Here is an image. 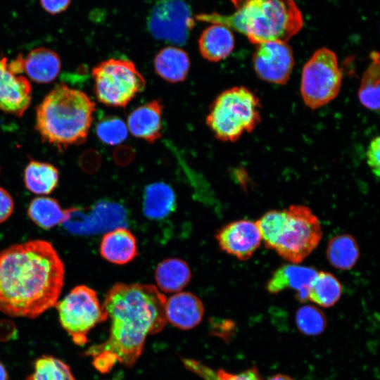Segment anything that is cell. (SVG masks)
<instances>
[{"instance_id": "cell-1", "label": "cell", "mask_w": 380, "mask_h": 380, "mask_svg": "<svg viewBox=\"0 0 380 380\" xmlns=\"http://www.w3.org/2000/svg\"><path fill=\"white\" fill-rule=\"evenodd\" d=\"M166 300L153 285L114 284L102 305L110 319L109 336L86 352L94 367L106 373L116 363L132 367L143 352L147 336L164 328Z\"/></svg>"}, {"instance_id": "cell-2", "label": "cell", "mask_w": 380, "mask_h": 380, "mask_svg": "<svg viewBox=\"0 0 380 380\" xmlns=\"http://www.w3.org/2000/svg\"><path fill=\"white\" fill-rule=\"evenodd\" d=\"M64 263L51 243L41 239L0 251V311L34 319L55 306L65 279Z\"/></svg>"}, {"instance_id": "cell-3", "label": "cell", "mask_w": 380, "mask_h": 380, "mask_svg": "<svg viewBox=\"0 0 380 380\" xmlns=\"http://www.w3.org/2000/svg\"><path fill=\"white\" fill-rule=\"evenodd\" d=\"M235 11L229 15L199 14L196 20L219 23L247 37L255 44L288 42L302 29L301 12L293 0H232Z\"/></svg>"}, {"instance_id": "cell-4", "label": "cell", "mask_w": 380, "mask_h": 380, "mask_svg": "<svg viewBox=\"0 0 380 380\" xmlns=\"http://www.w3.org/2000/svg\"><path fill=\"white\" fill-rule=\"evenodd\" d=\"M95 107L83 91L58 84L37 108L36 129L44 141L59 150L80 144L87 139Z\"/></svg>"}, {"instance_id": "cell-5", "label": "cell", "mask_w": 380, "mask_h": 380, "mask_svg": "<svg viewBox=\"0 0 380 380\" xmlns=\"http://www.w3.org/2000/svg\"><path fill=\"white\" fill-rule=\"evenodd\" d=\"M260 108L259 99L251 90L234 87L213 101L206 124L217 139L234 142L256 127L261 120Z\"/></svg>"}, {"instance_id": "cell-6", "label": "cell", "mask_w": 380, "mask_h": 380, "mask_svg": "<svg viewBox=\"0 0 380 380\" xmlns=\"http://www.w3.org/2000/svg\"><path fill=\"white\" fill-rule=\"evenodd\" d=\"M91 75L97 99L108 106H126L146 86L144 76L127 59L103 61L92 69Z\"/></svg>"}, {"instance_id": "cell-7", "label": "cell", "mask_w": 380, "mask_h": 380, "mask_svg": "<svg viewBox=\"0 0 380 380\" xmlns=\"http://www.w3.org/2000/svg\"><path fill=\"white\" fill-rule=\"evenodd\" d=\"M284 217L274 250L284 259L299 263L318 246L322 231L312 210L302 205L284 210Z\"/></svg>"}, {"instance_id": "cell-8", "label": "cell", "mask_w": 380, "mask_h": 380, "mask_svg": "<svg viewBox=\"0 0 380 380\" xmlns=\"http://www.w3.org/2000/svg\"><path fill=\"white\" fill-rule=\"evenodd\" d=\"M55 306L61 325L77 346H84L90 330L108 319L96 291L85 285L74 287Z\"/></svg>"}, {"instance_id": "cell-9", "label": "cell", "mask_w": 380, "mask_h": 380, "mask_svg": "<svg viewBox=\"0 0 380 380\" xmlns=\"http://www.w3.org/2000/svg\"><path fill=\"white\" fill-rule=\"evenodd\" d=\"M341 83L336 53L327 48L317 49L302 71L300 92L305 104L312 109L327 104L338 96Z\"/></svg>"}, {"instance_id": "cell-10", "label": "cell", "mask_w": 380, "mask_h": 380, "mask_svg": "<svg viewBox=\"0 0 380 380\" xmlns=\"http://www.w3.org/2000/svg\"><path fill=\"white\" fill-rule=\"evenodd\" d=\"M147 24L156 39L183 45L194 26V17L184 0H158L150 12Z\"/></svg>"}, {"instance_id": "cell-11", "label": "cell", "mask_w": 380, "mask_h": 380, "mask_svg": "<svg viewBox=\"0 0 380 380\" xmlns=\"http://www.w3.org/2000/svg\"><path fill=\"white\" fill-rule=\"evenodd\" d=\"M253 64L261 80L284 84L289 80L294 65L292 49L286 42L279 41L257 44L253 56Z\"/></svg>"}, {"instance_id": "cell-12", "label": "cell", "mask_w": 380, "mask_h": 380, "mask_svg": "<svg viewBox=\"0 0 380 380\" xmlns=\"http://www.w3.org/2000/svg\"><path fill=\"white\" fill-rule=\"evenodd\" d=\"M216 239L223 251L240 260L250 258L262 240L255 222L246 220L225 224L217 231Z\"/></svg>"}, {"instance_id": "cell-13", "label": "cell", "mask_w": 380, "mask_h": 380, "mask_svg": "<svg viewBox=\"0 0 380 380\" xmlns=\"http://www.w3.org/2000/svg\"><path fill=\"white\" fill-rule=\"evenodd\" d=\"M8 63L0 56V110L20 117L30 104L32 87L27 78L13 73Z\"/></svg>"}, {"instance_id": "cell-14", "label": "cell", "mask_w": 380, "mask_h": 380, "mask_svg": "<svg viewBox=\"0 0 380 380\" xmlns=\"http://www.w3.org/2000/svg\"><path fill=\"white\" fill-rule=\"evenodd\" d=\"M317 272L312 267L287 264L279 267L267 281L266 289L271 293H278L286 289L296 291L300 302L308 300L310 286Z\"/></svg>"}, {"instance_id": "cell-15", "label": "cell", "mask_w": 380, "mask_h": 380, "mask_svg": "<svg viewBox=\"0 0 380 380\" xmlns=\"http://www.w3.org/2000/svg\"><path fill=\"white\" fill-rule=\"evenodd\" d=\"M82 217V222H78L73 226L75 230L81 233H95L109 232L118 227H125L127 222V214L125 208L120 205L102 201L98 203L90 210L88 215L75 209Z\"/></svg>"}, {"instance_id": "cell-16", "label": "cell", "mask_w": 380, "mask_h": 380, "mask_svg": "<svg viewBox=\"0 0 380 380\" xmlns=\"http://www.w3.org/2000/svg\"><path fill=\"white\" fill-rule=\"evenodd\" d=\"M163 105L160 100H152L130 113L127 128L135 137L153 144L161 137Z\"/></svg>"}, {"instance_id": "cell-17", "label": "cell", "mask_w": 380, "mask_h": 380, "mask_svg": "<svg viewBox=\"0 0 380 380\" xmlns=\"http://www.w3.org/2000/svg\"><path fill=\"white\" fill-rule=\"evenodd\" d=\"M167 321L183 330L196 327L202 320L204 306L202 301L189 292H179L166 300Z\"/></svg>"}, {"instance_id": "cell-18", "label": "cell", "mask_w": 380, "mask_h": 380, "mask_svg": "<svg viewBox=\"0 0 380 380\" xmlns=\"http://www.w3.org/2000/svg\"><path fill=\"white\" fill-rule=\"evenodd\" d=\"M100 254L106 260L124 265L138 255L134 235L125 227H118L106 232L100 243Z\"/></svg>"}, {"instance_id": "cell-19", "label": "cell", "mask_w": 380, "mask_h": 380, "mask_svg": "<svg viewBox=\"0 0 380 380\" xmlns=\"http://www.w3.org/2000/svg\"><path fill=\"white\" fill-rule=\"evenodd\" d=\"M234 48V37L229 27L211 23L201 34L198 49L201 56L210 62L227 58Z\"/></svg>"}, {"instance_id": "cell-20", "label": "cell", "mask_w": 380, "mask_h": 380, "mask_svg": "<svg viewBox=\"0 0 380 380\" xmlns=\"http://www.w3.org/2000/svg\"><path fill=\"white\" fill-rule=\"evenodd\" d=\"M61 67L59 56L50 49H34L24 58V71L37 83L52 82L58 75Z\"/></svg>"}, {"instance_id": "cell-21", "label": "cell", "mask_w": 380, "mask_h": 380, "mask_svg": "<svg viewBox=\"0 0 380 380\" xmlns=\"http://www.w3.org/2000/svg\"><path fill=\"white\" fill-rule=\"evenodd\" d=\"M156 72L172 83L183 82L189 73L190 59L187 53L176 46L162 49L154 59Z\"/></svg>"}, {"instance_id": "cell-22", "label": "cell", "mask_w": 380, "mask_h": 380, "mask_svg": "<svg viewBox=\"0 0 380 380\" xmlns=\"http://www.w3.org/2000/svg\"><path fill=\"white\" fill-rule=\"evenodd\" d=\"M191 277L187 263L179 258H168L162 261L155 272L158 288L167 293L180 291L188 284Z\"/></svg>"}, {"instance_id": "cell-23", "label": "cell", "mask_w": 380, "mask_h": 380, "mask_svg": "<svg viewBox=\"0 0 380 380\" xmlns=\"http://www.w3.org/2000/svg\"><path fill=\"white\" fill-rule=\"evenodd\" d=\"M175 195L172 188L163 182L148 184L144 194V213L150 219L167 216L175 206Z\"/></svg>"}, {"instance_id": "cell-24", "label": "cell", "mask_w": 380, "mask_h": 380, "mask_svg": "<svg viewBox=\"0 0 380 380\" xmlns=\"http://www.w3.org/2000/svg\"><path fill=\"white\" fill-rule=\"evenodd\" d=\"M58 179V169L49 163L32 160L25 169V187L35 194H51L56 188Z\"/></svg>"}, {"instance_id": "cell-25", "label": "cell", "mask_w": 380, "mask_h": 380, "mask_svg": "<svg viewBox=\"0 0 380 380\" xmlns=\"http://www.w3.org/2000/svg\"><path fill=\"white\" fill-rule=\"evenodd\" d=\"M27 215L38 227L49 229L63 223L66 212L63 210L55 198L50 197H37L32 200Z\"/></svg>"}, {"instance_id": "cell-26", "label": "cell", "mask_w": 380, "mask_h": 380, "mask_svg": "<svg viewBox=\"0 0 380 380\" xmlns=\"http://www.w3.org/2000/svg\"><path fill=\"white\" fill-rule=\"evenodd\" d=\"M360 251L356 240L350 234L333 237L327 248V257L330 264L340 270L352 268L357 261Z\"/></svg>"}, {"instance_id": "cell-27", "label": "cell", "mask_w": 380, "mask_h": 380, "mask_svg": "<svg viewBox=\"0 0 380 380\" xmlns=\"http://www.w3.org/2000/svg\"><path fill=\"white\" fill-rule=\"evenodd\" d=\"M371 62L365 70L358 90L361 104L372 110H379L380 65L379 55L373 51Z\"/></svg>"}, {"instance_id": "cell-28", "label": "cell", "mask_w": 380, "mask_h": 380, "mask_svg": "<svg viewBox=\"0 0 380 380\" xmlns=\"http://www.w3.org/2000/svg\"><path fill=\"white\" fill-rule=\"evenodd\" d=\"M342 293L341 283L332 274L317 272L308 292V300L319 306L328 308L334 305Z\"/></svg>"}, {"instance_id": "cell-29", "label": "cell", "mask_w": 380, "mask_h": 380, "mask_svg": "<svg viewBox=\"0 0 380 380\" xmlns=\"http://www.w3.org/2000/svg\"><path fill=\"white\" fill-rule=\"evenodd\" d=\"M27 380H76L70 367L51 355H43L34 365L33 372Z\"/></svg>"}, {"instance_id": "cell-30", "label": "cell", "mask_w": 380, "mask_h": 380, "mask_svg": "<svg viewBox=\"0 0 380 380\" xmlns=\"http://www.w3.org/2000/svg\"><path fill=\"white\" fill-rule=\"evenodd\" d=\"M182 362L188 369L205 380H262L255 367L236 374L223 369L215 372L203 363L191 359H183Z\"/></svg>"}, {"instance_id": "cell-31", "label": "cell", "mask_w": 380, "mask_h": 380, "mask_svg": "<svg viewBox=\"0 0 380 380\" xmlns=\"http://www.w3.org/2000/svg\"><path fill=\"white\" fill-rule=\"evenodd\" d=\"M298 329L305 335L316 336L324 331L327 319L322 310L312 305L300 308L296 316Z\"/></svg>"}, {"instance_id": "cell-32", "label": "cell", "mask_w": 380, "mask_h": 380, "mask_svg": "<svg viewBox=\"0 0 380 380\" xmlns=\"http://www.w3.org/2000/svg\"><path fill=\"white\" fill-rule=\"evenodd\" d=\"M96 132L102 142L108 145H118L127 139L128 130L120 118L106 116L97 123Z\"/></svg>"}, {"instance_id": "cell-33", "label": "cell", "mask_w": 380, "mask_h": 380, "mask_svg": "<svg viewBox=\"0 0 380 380\" xmlns=\"http://www.w3.org/2000/svg\"><path fill=\"white\" fill-rule=\"evenodd\" d=\"M284 217V210H273L264 214L255 222L261 239L267 248L274 249Z\"/></svg>"}, {"instance_id": "cell-34", "label": "cell", "mask_w": 380, "mask_h": 380, "mask_svg": "<svg viewBox=\"0 0 380 380\" xmlns=\"http://www.w3.org/2000/svg\"><path fill=\"white\" fill-rule=\"evenodd\" d=\"M376 137L369 143L367 151V162L372 172L376 177L380 172V140Z\"/></svg>"}, {"instance_id": "cell-35", "label": "cell", "mask_w": 380, "mask_h": 380, "mask_svg": "<svg viewBox=\"0 0 380 380\" xmlns=\"http://www.w3.org/2000/svg\"><path fill=\"white\" fill-rule=\"evenodd\" d=\"M13 210V197L8 191L0 186V224L9 218Z\"/></svg>"}, {"instance_id": "cell-36", "label": "cell", "mask_w": 380, "mask_h": 380, "mask_svg": "<svg viewBox=\"0 0 380 380\" xmlns=\"http://www.w3.org/2000/svg\"><path fill=\"white\" fill-rule=\"evenodd\" d=\"M134 156V150L131 146L126 145L117 147L113 153L115 163L120 166H125L130 163Z\"/></svg>"}, {"instance_id": "cell-37", "label": "cell", "mask_w": 380, "mask_h": 380, "mask_svg": "<svg viewBox=\"0 0 380 380\" xmlns=\"http://www.w3.org/2000/svg\"><path fill=\"white\" fill-rule=\"evenodd\" d=\"M42 8L48 13L56 15L65 11L71 0H39Z\"/></svg>"}, {"instance_id": "cell-38", "label": "cell", "mask_w": 380, "mask_h": 380, "mask_svg": "<svg viewBox=\"0 0 380 380\" xmlns=\"http://www.w3.org/2000/svg\"><path fill=\"white\" fill-rule=\"evenodd\" d=\"M100 155L94 150L86 151L81 157V165L88 172L96 170L100 165Z\"/></svg>"}, {"instance_id": "cell-39", "label": "cell", "mask_w": 380, "mask_h": 380, "mask_svg": "<svg viewBox=\"0 0 380 380\" xmlns=\"http://www.w3.org/2000/svg\"><path fill=\"white\" fill-rule=\"evenodd\" d=\"M0 380H8V376L6 367L0 361Z\"/></svg>"}, {"instance_id": "cell-40", "label": "cell", "mask_w": 380, "mask_h": 380, "mask_svg": "<svg viewBox=\"0 0 380 380\" xmlns=\"http://www.w3.org/2000/svg\"><path fill=\"white\" fill-rule=\"evenodd\" d=\"M269 380H293L290 376L284 374H277L272 376Z\"/></svg>"}]
</instances>
